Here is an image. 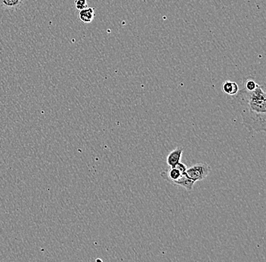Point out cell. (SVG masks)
<instances>
[{
    "instance_id": "obj_1",
    "label": "cell",
    "mask_w": 266,
    "mask_h": 262,
    "mask_svg": "<svg viewBox=\"0 0 266 262\" xmlns=\"http://www.w3.org/2000/svg\"><path fill=\"white\" fill-rule=\"evenodd\" d=\"M241 106L242 123L250 132H266V92L264 86L259 85L253 92L242 89L236 95Z\"/></svg>"
},
{
    "instance_id": "obj_2",
    "label": "cell",
    "mask_w": 266,
    "mask_h": 262,
    "mask_svg": "<svg viewBox=\"0 0 266 262\" xmlns=\"http://www.w3.org/2000/svg\"><path fill=\"white\" fill-rule=\"evenodd\" d=\"M212 168L207 163H197L190 168H187L186 175L195 182L202 181L211 173Z\"/></svg>"
},
{
    "instance_id": "obj_3",
    "label": "cell",
    "mask_w": 266,
    "mask_h": 262,
    "mask_svg": "<svg viewBox=\"0 0 266 262\" xmlns=\"http://www.w3.org/2000/svg\"><path fill=\"white\" fill-rule=\"evenodd\" d=\"M25 3V0H0V8L8 11L21 9Z\"/></svg>"
},
{
    "instance_id": "obj_4",
    "label": "cell",
    "mask_w": 266,
    "mask_h": 262,
    "mask_svg": "<svg viewBox=\"0 0 266 262\" xmlns=\"http://www.w3.org/2000/svg\"><path fill=\"white\" fill-rule=\"evenodd\" d=\"M182 153H183V148H177L168 154L167 157H166V163L169 165V168H173L178 162H180Z\"/></svg>"
},
{
    "instance_id": "obj_5",
    "label": "cell",
    "mask_w": 266,
    "mask_h": 262,
    "mask_svg": "<svg viewBox=\"0 0 266 262\" xmlns=\"http://www.w3.org/2000/svg\"><path fill=\"white\" fill-rule=\"evenodd\" d=\"M172 184L174 185H178V186L182 187V188H185L187 191H191L193 190L194 185H195V181L191 179L186 173L182 174L179 178L175 180V181H172Z\"/></svg>"
},
{
    "instance_id": "obj_6",
    "label": "cell",
    "mask_w": 266,
    "mask_h": 262,
    "mask_svg": "<svg viewBox=\"0 0 266 262\" xmlns=\"http://www.w3.org/2000/svg\"><path fill=\"white\" fill-rule=\"evenodd\" d=\"M221 89L225 94L228 95V96H236L239 92V86L235 82L227 80L224 82L221 86Z\"/></svg>"
},
{
    "instance_id": "obj_7",
    "label": "cell",
    "mask_w": 266,
    "mask_h": 262,
    "mask_svg": "<svg viewBox=\"0 0 266 262\" xmlns=\"http://www.w3.org/2000/svg\"><path fill=\"white\" fill-rule=\"evenodd\" d=\"M95 18V9L93 8H86L84 9L80 10L79 13V19L82 22L89 24L93 21Z\"/></svg>"
},
{
    "instance_id": "obj_8",
    "label": "cell",
    "mask_w": 266,
    "mask_h": 262,
    "mask_svg": "<svg viewBox=\"0 0 266 262\" xmlns=\"http://www.w3.org/2000/svg\"><path fill=\"white\" fill-rule=\"evenodd\" d=\"M259 86L258 83L253 79H245L244 82V89L247 92H253Z\"/></svg>"
},
{
    "instance_id": "obj_9",
    "label": "cell",
    "mask_w": 266,
    "mask_h": 262,
    "mask_svg": "<svg viewBox=\"0 0 266 262\" xmlns=\"http://www.w3.org/2000/svg\"><path fill=\"white\" fill-rule=\"evenodd\" d=\"M75 7L77 10H83L88 7L86 0H76Z\"/></svg>"
},
{
    "instance_id": "obj_10",
    "label": "cell",
    "mask_w": 266,
    "mask_h": 262,
    "mask_svg": "<svg viewBox=\"0 0 266 262\" xmlns=\"http://www.w3.org/2000/svg\"><path fill=\"white\" fill-rule=\"evenodd\" d=\"M175 168H176L179 172H181V174L185 173L187 170V166L185 164L182 163V162H179L175 165Z\"/></svg>"
}]
</instances>
